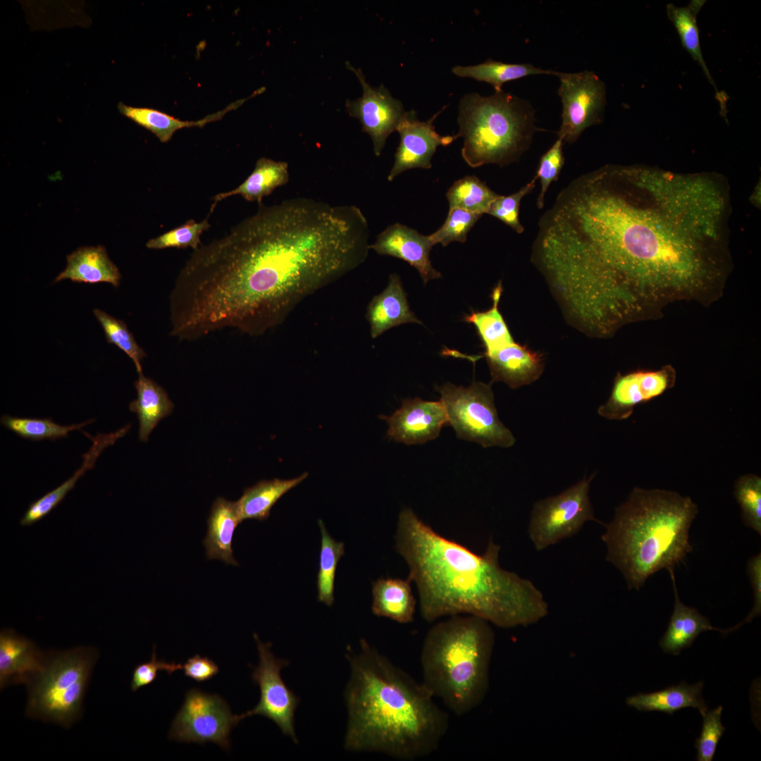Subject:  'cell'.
I'll use <instances>...</instances> for the list:
<instances>
[{
	"mask_svg": "<svg viewBox=\"0 0 761 761\" xmlns=\"http://www.w3.org/2000/svg\"><path fill=\"white\" fill-rule=\"evenodd\" d=\"M289 181L288 164L261 157L256 162L254 169L246 180L236 188L216 194L210 212L217 203L227 197L240 195L248 202L261 204L265 197L271 194L276 188Z\"/></svg>",
	"mask_w": 761,
	"mask_h": 761,
	"instance_id": "29",
	"label": "cell"
},
{
	"mask_svg": "<svg viewBox=\"0 0 761 761\" xmlns=\"http://www.w3.org/2000/svg\"><path fill=\"white\" fill-rule=\"evenodd\" d=\"M668 571L673 585L675 602L667 631L660 641L663 651L679 655L683 649L690 647L699 634L704 631L714 630L724 635L727 634L726 629L712 626L709 619L696 608L688 607L681 602L678 595L674 569Z\"/></svg>",
	"mask_w": 761,
	"mask_h": 761,
	"instance_id": "24",
	"label": "cell"
},
{
	"mask_svg": "<svg viewBox=\"0 0 761 761\" xmlns=\"http://www.w3.org/2000/svg\"><path fill=\"white\" fill-rule=\"evenodd\" d=\"M182 668L186 676L197 682L210 680L219 672L218 666L213 660L199 655L189 658Z\"/></svg>",
	"mask_w": 761,
	"mask_h": 761,
	"instance_id": "48",
	"label": "cell"
},
{
	"mask_svg": "<svg viewBox=\"0 0 761 761\" xmlns=\"http://www.w3.org/2000/svg\"><path fill=\"white\" fill-rule=\"evenodd\" d=\"M372 598L373 614L400 624L413 621L416 600L408 579H378L372 583Z\"/></svg>",
	"mask_w": 761,
	"mask_h": 761,
	"instance_id": "27",
	"label": "cell"
},
{
	"mask_svg": "<svg viewBox=\"0 0 761 761\" xmlns=\"http://www.w3.org/2000/svg\"><path fill=\"white\" fill-rule=\"evenodd\" d=\"M307 476L308 474L304 473L298 477L287 480H264L246 488L241 497L236 501L241 521L266 519L276 502Z\"/></svg>",
	"mask_w": 761,
	"mask_h": 761,
	"instance_id": "32",
	"label": "cell"
},
{
	"mask_svg": "<svg viewBox=\"0 0 761 761\" xmlns=\"http://www.w3.org/2000/svg\"><path fill=\"white\" fill-rule=\"evenodd\" d=\"M94 421L92 419L77 424L62 426L50 418H22L4 414L1 416L0 423L6 428L24 439L41 441L67 438L70 431L80 430Z\"/></svg>",
	"mask_w": 761,
	"mask_h": 761,
	"instance_id": "36",
	"label": "cell"
},
{
	"mask_svg": "<svg viewBox=\"0 0 761 761\" xmlns=\"http://www.w3.org/2000/svg\"><path fill=\"white\" fill-rule=\"evenodd\" d=\"M637 181L651 204L688 235L717 240L724 217V194L713 180L635 166Z\"/></svg>",
	"mask_w": 761,
	"mask_h": 761,
	"instance_id": "8",
	"label": "cell"
},
{
	"mask_svg": "<svg viewBox=\"0 0 761 761\" xmlns=\"http://www.w3.org/2000/svg\"><path fill=\"white\" fill-rule=\"evenodd\" d=\"M558 94L562 103L558 137L574 143L591 125L602 122L606 105V88L593 72L561 73Z\"/></svg>",
	"mask_w": 761,
	"mask_h": 761,
	"instance_id": "13",
	"label": "cell"
},
{
	"mask_svg": "<svg viewBox=\"0 0 761 761\" xmlns=\"http://www.w3.org/2000/svg\"><path fill=\"white\" fill-rule=\"evenodd\" d=\"M562 139L558 137L552 146L541 156L537 171V179L540 180V191L537 199V206H544L545 195L550 184L558 179L564 163Z\"/></svg>",
	"mask_w": 761,
	"mask_h": 761,
	"instance_id": "45",
	"label": "cell"
},
{
	"mask_svg": "<svg viewBox=\"0 0 761 761\" xmlns=\"http://www.w3.org/2000/svg\"><path fill=\"white\" fill-rule=\"evenodd\" d=\"M747 573L749 576L753 594V607L748 617L735 626L727 629L728 633L738 629L745 623L753 621L761 613V553L752 557L747 564Z\"/></svg>",
	"mask_w": 761,
	"mask_h": 761,
	"instance_id": "47",
	"label": "cell"
},
{
	"mask_svg": "<svg viewBox=\"0 0 761 761\" xmlns=\"http://www.w3.org/2000/svg\"><path fill=\"white\" fill-rule=\"evenodd\" d=\"M346 66L355 73L363 89L361 97L346 101L347 111L359 120L362 130L371 138L375 154L379 156L387 138L397 131L407 111L402 101L394 98L383 84L377 87H371L360 68L347 62Z\"/></svg>",
	"mask_w": 761,
	"mask_h": 761,
	"instance_id": "15",
	"label": "cell"
},
{
	"mask_svg": "<svg viewBox=\"0 0 761 761\" xmlns=\"http://www.w3.org/2000/svg\"><path fill=\"white\" fill-rule=\"evenodd\" d=\"M121 278L118 267L104 247H80L67 256V265L54 282L70 279L77 283H108L118 287Z\"/></svg>",
	"mask_w": 761,
	"mask_h": 761,
	"instance_id": "25",
	"label": "cell"
},
{
	"mask_svg": "<svg viewBox=\"0 0 761 761\" xmlns=\"http://www.w3.org/2000/svg\"><path fill=\"white\" fill-rule=\"evenodd\" d=\"M350 667L345 698L346 750L385 754L415 761L435 752L449 727V717L422 682L361 639L347 647Z\"/></svg>",
	"mask_w": 761,
	"mask_h": 761,
	"instance_id": "4",
	"label": "cell"
},
{
	"mask_svg": "<svg viewBox=\"0 0 761 761\" xmlns=\"http://www.w3.org/2000/svg\"><path fill=\"white\" fill-rule=\"evenodd\" d=\"M698 513L688 496L636 487L615 509L601 536L606 560L622 574L629 590H639L662 569H674L693 552L691 524Z\"/></svg>",
	"mask_w": 761,
	"mask_h": 761,
	"instance_id": "5",
	"label": "cell"
},
{
	"mask_svg": "<svg viewBox=\"0 0 761 761\" xmlns=\"http://www.w3.org/2000/svg\"><path fill=\"white\" fill-rule=\"evenodd\" d=\"M502 292L500 282L493 291V307L485 311H472L464 321L473 324L485 349V352L497 349L514 342L510 331L498 309Z\"/></svg>",
	"mask_w": 761,
	"mask_h": 761,
	"instance_id": "35",
	"label": "cell"
},
{
	"mask_svg": "<svg viewBox=\"0 0 761 761\" xmlns=\"http://www.w3.org/2000/svg\"><path fill=\"white\" fill-rule=\"evenodd\" d=\"M676 381V371L669 365L658 370H638L618 374L607 402L598 413L610 420H624L630 417L634 407L655 399L672 388Z\"/></svg>",
	"mask_w": 761,
	"mask_h": 761,
	"instance_id": "16",
	"label": "cell"
},
{
	"mask_svg": "<svg viewBox=\"0 0 761 761\" xmlns=\"http://www.w3.org/2000/svg\"><path fill=\"white\" fill-rule=\"evenodd\" d=\"M182 668L180 664L168 663L164 660H157L156 650L154 648L151 660L135 667L130 688L132 691H136L144 686L151 684L156 679L158 673L161 671H166L168 674H171L175 671Z\"/></svg>",
	"mask_w": 761,
	"mask_h": 761,
	"instance_id": "46",
	"label": "cell"
},
{
	"mask_svg": "<svg viewBox=\"0 0 761 761\" xmlns=\"http://www.w3.org/2000/svg\"><path fill=\"white\" fill-rule=\"evenodd\" d=\"M452 72L458 77L487 82L494 87L495 92L502 91V87L506 82L528 75L547 74L556 76L557 73V71L542 69L531 63H506L491 58L473 66H455Z\"/></svg>",
	"mask_w": 761,
	"mask_h": 761,
	"instance_id": "33",
	"label": "cell"
},
{
	"mask_svg": "<svg viewBox=\"0 0 761 761\" xmlns=\"http://www.w3.org/2000/svg\"><path fill=\"white\" fill-rule=\"evenodd\" d=\"M498 195L474 175L455 181L446 193L450 209L459 208L481 215L488 213Z\"/></svg>",
	"mask_w": 761,
	"mask_h": 761,
	"instance_id": "37",
	"label": "cell"
},
{
	"mask_svg": "<svg viewBox=\"0 0 761 761\" xmlns=\"http://www.w3.org/2000/svg\"><path fill=\"white\" fill-rule=\"evenodd\" d=\"M482 215L459 208L450 209L443 225L430 235L434 245L441 244L446 247L450 242H464L467 235Z\"/></svg>",
	"mask_w": 761,
	"mask_h": 761,
	"instance_id": "42",
	"label": "cell"
},
{
	"mask_svg": "<svg viewBox=\"0 0 761 761\" xmlns=\"http://www.w3.org/2000/svg\"><path fill=\"white\" fill-rule=\"evenodd\" d=\"M321 533L319 569L317 575L318 600L330 606L334 602V583L336 568L344 555V543L330 537L322 520L318 521Z\"/></svg>",
	"mask_w": 761,
	"mask_h": 761,
	"instance_id": "38",
	"label": "cell"
},
{
	"mask_svg": "<svg viewBox=\"0 0 761 761\" xmlns=\"http://www.w3.org/2000/svg\"><path fill=\"white\" fill-rule=\"evenodd\" d=\"M366 317L373 339L404 323L423 324L410 309L406 292L397 273L390 275L386 287L371 300Z\"/></svg>",
	"mask_w": 761,
	"mask_h": 761,
	"instance_id": "22",
	"label": "cell"
},
{
	"mask_svg": "<svg viewBox=\"0 0 761 761\" xmlns=\"http://www.w3.org/2000/svg\"><path fill=\"white\" fill-rule=\"evenodd\" d=\"M492 384L502 381L516 389L536 380L543 371L540 354L515 341L497 349L484 352Z\"/></svg>",
	"mask_w": 761,
	"mask_h": 761,
	"instance_id": "21",
	"label": "cell"
},
{
	"mask_svg": "<svg viewBox=\"0 0 761 761\" xmlns=\"http://www.w3.org/2000/svg\"><path fill=\"white\" fill-rule=\"evenodd\" d=\"M130 428V425L126 426L115 432L110 433H99L91 438L92 444L89 450L82 455V464L80 467L68 480L59 485L55 489L47 493L38 500L30 505L31 514L37 519H42L55 509L65 498L66 495L73 490L78 479L86 471L92 469L97 459L107 447L113 445L118 439L120 438Z\"/></svg>",
	"mask_w": 761,
	"mask_h": 761,
	"instance_id": "31",
	"label": "cell"
},
{
	"mask_svg": "<svg viewBox=\"0 0 761 761\" xmlns=\"http://www.w3.org/2000/svg\"><path fill=\"white\" fill-rule=\"evenodd\" d=\"M98 656L91 647L47 653L43 669L27 684V716L70 727L81 717Z\"/></svg>",
	"mask_w": 761,
	"mask_h": 761,
	"instance_id": "9",
	"label": "cell"
},
{
	"mask_svg": "<svg viewBox=\"0 0 761 761\" xmlns=\"http://www.w3.org/2000/svg\"><path fill=\"white\" fill-rule=\"evenodd\" d=\"M702 5V1H691L686 7H678L672 4H668L667 14L679 36L682 46L700 66L709 82L714 87L719 101L721 102L723 99L717 89L701 51L696 16Z\"/></svg>",
	"mask_w": 761,
	"mask_h": 761,
	"instance_id": "34",
	"label": "cell"
},
{
	"mask_svg": "<svg viewBox=\"0 0 761 761\" xmlns=\"http://www.w3.org/2000/svg\"><path fill=\"white\" fill-rule=\"evenodd\" d=\"M434 244L429 235L419 233L414 228L396 223L380 233L369 249L380 255L402 259L415 268L424 284L439 278L441 273L435 269L430 260V252Z\"/></svg>",
	"mask_w": 761,
	"mask_h": 761,
	"instance_id": "19",
	"label": "cell"
},
{
	"mask_svg": "<svg viewBox=\"0 0 761 761\" xmlns=\"http://www.w3.org/2000/svg\"><path fill=\"white\" fill-rule=\"evenodd\" d=\"M722 707L707 711L703 717V726L700 736L695 740L698 761H712L717 744L722 736L725 727L721 722Z\"/></svg>",
	"mask_w": 761,
	"mask_h": 761,
	"instance_id": "44",
	"label": "cell"
},
{
	"mask_svg": "<svg viewBox=\"0 0 761 761\" xmlns=\"http://www.w3.org/2000/svg\"><path fill=\"white\" fill-rule=\"evenodd\" d=\"M396 550L418 589L421 617L427 622L468 614L509 629L537 623L548 613L542 592L527 579L502 569L500 547L491 539L478 555L446 538L409 508L398 517Z\"/></svg>",
	"mask_w": 761,
	"mask_h": 761,
	"instance_id": "3",
	"label": "cell"
},
{
	"mask_svg": "<svg viewBox=\"0 0 761 761\" xmlns=\"http://www.w3.org/2000/svg\"><path fill=\"white\" fill-rule=\"evenodd\" d=\"M490 385L474 382L464 387L446 383L437 390L449 425L458 438L478 443L483 447H509L516 440L499 419Z\"/></svg>",
	"mask_w": 761,
	"mask_h": 761,
	"instance_id": "10",
	"label": "cell"
},
{
	"mask_svg": "<svg viewBox=\"0 0 761 761\" xmlns=\"http://www.w3.org/2000/svg\"><path fill=\"white\" fill-rule=\"evenodd\" d=\"M254 636L259 660L253 669L252 678L259 686L261 695L257 705L242 716L244 719L256 714L264 716L272 720L285 736L297 743L295 713L299 699L286 686L281 676V670L289 664V662L276 657L271 650L270 643H263L256 634Z\"/></svg>",
	"mask_w": 761,
	"mask_h": 761,
	"instance_id": "14",
	"label": "cell"
},
{
	"mask_svg": "<svg viewBox=\"0 0 761 761\" xmlns=\"http://www.w3.org/2000/svg\"><path fill=\"white\" fill-rule=\"evenodd\" d=\"M369 225L354 205L295 197L201 245L186 266L192 303L212 330L256 336L281 324L304 299L367 257Z\"/></svg>",
	"mask_w": 761,
	"mask_h": 761,
	"instance_id": "1",
	"label": "cell"
},
{
	"mask_svg": "<svg viewBox=\"0 0 761 761\" xmlns=\"http://www.w3.org/2000/svg\"><path fill=\"white\" fill-rule=\"evenodd\" d=\"M443 109L426 121L419 120L414 110L407 112L397 128L400 144L395 154L393 166L388 175L389 181L409 169L431 168V159L437 147L450 145L457 139L456 135L442 136L435 130L433 121Z\"/></svg>",
	"mask_w": 761,
	"mask_h": 761,
	"instance_id": "17",
	"label": "cell"
},
{
	"mask_svg": "<svg viewBox=\"0 0 761 761\" xmlns=\"http://www.w3.org/2000/svg\"><path fill=\"white\" fill-rule=\"evenodd\" d=\"M593 477L583 478L561 493L534 504L528 534L537 551L576 535L588 521L605 525L595 516L589 497Z\"/></svg>",
	"mask_w": 761,
	"mask_h": 761,
	"instance_id": "11",
	"label": "cell"
},
{
	"mask_svg": "<svg viewBox=\"0 0 761 761\" xmlns=\"http://www.w3.org/2000/svg\"><path fill=\"white\" fill-rule=\"evenodd\" d=\"M137 398L129 404L139 421V439L147 442L159 422L169 416L173 404L166 390L150 378L139 374L135 382Z\"/></svg>",
	"mask_w": 761,
	"mask_h": 761,
	"instance_id": "30",
	"label": "cell"
},
{
	"mask_svg": "<svg viewBox=\"0 0 761 761\" xmlns=\"http://www.w3.org/2000/svg\"><path fill=\"white\" fill-rule=\"evenodd\" d=\"M703 681L694 684L683 681L659 691L628 697L626 704L639 711H658L669 714L683 708L693 707L703 716L707 712V707L703 698Z\"/></svg>",
	"mask_w": 761,
	"mask_h": 761,
	"instance_id": "28",
	"label": "cell"
},
{
	"mask_svg": "<svg viewBox=\"0 0 761 761\" xmlns=\"http://www.w3.org/2000/svg\"><path fill=\"white\" fill-rule=\"evenodd\" d=\"M264 89V88L257 89L248 98L237 100L230 104L224 109L207 115L202 119L197 120H182L156 109L132 106L123 102L118 103V109L123 116L149 130L160 142L165 143L171 140L177 130L186 128H202L211 122L221 120L227 113L237 109L248 99L261 93Z\"/></svg>",
	"mask_w": 761,
	"mask_h": 761,
	"instance_id": "23",
	"label": "cell"
},
{
	"mask_svg": "<svg viewBox=\"0 0 761 761\" xmlns=\"http://www.w3.org/2000/svg\"><path fill=\"white\" fill-rule=\"evenodd\" d=\"M210 225L209 216L201 222L190 219L179 227L150 239L146 243V247L151 249L191 247L196 250L201 245L202 234L208 230Z\"/></svg>",
	"mask_w": 761,
	"mask_h": 761,
	"instance_id": "41",
	"label": "cell"
},
{
	"mask_svg": "<svg viewBox=\"0 0 761 761\" xmlns=\"http://www.w3.org/2000/svg\"><path fill=\"white\" fill-rule=\"evenodd\" d=\"M535 120L528 101L503 90L488 97L466 94L459 105L456 135L464 138L463 159L472 168L488 163L504 166L518 161L540 130Z\"/></svg>",
	"mask_w": 761,
	"mask_h": 761,
	"instance_id": "7",
	"label": "cell"
},
{
	"mask_svg": "<svg viewBox=\"0 0 761 761\" xmlns=\"http://www.w3.org/2000/svg\"><path fill=\"white\" fill-rule=\"evenodd\" d=\"M45 655L35 643L11 629L0 633L1 690L27 684L44 667Z\"/></svg>",
	"mask_w": 761,
	"mask_h": 761,
	"instance_id": "20",
	"label": "cell"
},
{
	"mask_svg": "<svg viewBox=\"0 0 761 761\" xmlns=\"http://www.w3.org/2000/svg\"><path fill=\"white\" fill-rule=\"evenodd\" d=\"M236 502L218 497L214 502L207 520V532L204 540L208 559H218L238 565L232 548L235 529L241 522Z\"/></svg>",
	"mask_w": 761,
	"mask_h": 761,
	"instance_id": "26",
	"label": "cell"
},
{
	"mask_svg": "<svg viewBox=\"0 0 761 761\" xmlns=\"http://www.w3.org/2000/svg\"><path fill=\"white\" fill-rule=\"evenodd\" d=\"M243 719L242 714H233L218 695L192 688L172 722L168 738L188 743L211 742L229 750L230 732Z\"/></svg>",
	"mask_w": 761,
	"mask_h": 761,
	"instance_id": "12",
	"label": "cell"
},
{
	"mask_svg": "<svg viewBox=\"0 0 761 761\" xmlns=\"http://www.w3.org/2000/svg\"><path fill=\"white\" fill-rule=\"evenodd\" d=\"M536 178L522 187L517 192L508 196L498 195L492 202L487 214L497 218L512 228L517 233L524 230L519 221V207L521 199L535 187Z\"/></svg>",
	"mask_w": 761,
	"mask_h": 761,
	"instance_id": "43",
	"label": "cell"
},
{
	"mask_svg": "<svg viewBox=\"0 0 761 761\" xmlns=\"http://www.w3.org/2000/svg\"><path fill=\"white\" fill-rule=\"evenodd\" d=\"M388 425L390 440L406 445H420L435 439L442 428L449 425L440 401H426L419 397L406 399L392 415H381Z\"/></svg>",
	"mask_w": 761,
	"mask_h": 761,
	"instance_id": "18",
	"label": "cell"
},
{
	"mask_svg": "<svg viewBox=\"0 0 761 761\" xmlns=\"http://www.w3.org/2000/svg\"><path fill=\"white\" fill-rule=\"evenodd\" d=\"M703 242L650 207L632 166H605L574 180L549 227L562 278L580 292L612 297L638 316L650 299L706 292L717 276Z\"/></svg>",
	"mask_w": 761,
	"mask_h": 761,
	"instance_id": "2",
	"label": "cell"
},
{
	"mask_svg": "<svg viewBox=\"0 0 761 761\" xmlns=\"http://www.w3.org/2000/svg\"><path fill=\"white\" fill-rule=\"evenodd\" d=\"M735 498L740 505L745 526L761 535V478L755 474L741 476L734 483Z\"/></svg>",
	"mask_w": 761,
	"mask_h": 761,
	"instance_id": "39",
	"label": "cell"
},
{
	"mask_svg": "<svg viewBox=\"0 0 761 761\" xmlns=\"http://www.w3.org/2000/svg\"><path fill=\"white\" fill-rule=\"evenodd\" d=\"M94 316L101 324L107 342L113 344L127 354L134 363L138 374L142 373V360L145 352L139 346L127 325L105 311L95 309Z\"/></svg>",
	"mask_w": 761,
	"mask_h": 761,
	"instance_id": "40",
	"label": "cell"
},
{
	"mask_svg": "<svg viewBox=\"0 0 761 761\" xmlns=\"http://www.w3.org/2000/svg\"><path fill=\"white\" fill-rule=\"evenodd\" d=\"M495 633L488 621L458 614L435 624L421 651L422 683L457 716L483 701L489 687Z\"/></svg>",
	"mask_w": 761,
	"mask_h": 761,
	"instance_id": "6",
	"label": "cell"
}]
</instances>
